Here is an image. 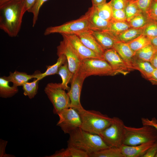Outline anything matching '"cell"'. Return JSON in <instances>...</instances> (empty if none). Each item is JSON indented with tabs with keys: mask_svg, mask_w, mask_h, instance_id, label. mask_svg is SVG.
<instances>
[{
	"mask_svg": "<svg viewBox=\"0 0 157 157\" xmlns=\"http://www.w3.org/2000/svg\"><path fill=\"white\" fill-rule=\"evenodd\" d=\"M124 10L127 21L129 23L133 17L142 12L139 8L136 0H128Z\"/></svg>",
	"mask_w": 157,
	"mask_h": 157,
	"instance_id": "32",
	"label": "cell"
},
{
	"mask_svg": "<svg viewBox=\"0 0 157 157\" xmlns=\"http://www.w3.org/2000/svg\"><path fill=\"white\" fill-rule=\"evenodd\" d=\"M58 74L60 76L62 79V82L60 83L62 88L68 91L70 88L68 86V84L71 81L73 74L69 69L67 61L60 67Z\"/></svg>",
	"mask_w": 157,
	"mask_h": 157,
	"instance_id": "25",
	"label": "cell"
},
{
	"mask_svg": "<svg viewBox=\"0 0 157 157\" xmlns=\"http://www.w3.org/2000/svg\"><path fill=\"white\" fill-rule=\"evenodd\" d=\"M131 65L133 69L138 70L148 80L151 77L155 69L149 62L133 58Z\"/></svg>",
	"mask_w": 157,
	"mask_h": 157,
	"instance_id": "20",
	"label": "cell"
},
{
	"mask_svg": "<svg viewBox=\"0 0 157 157\" xmlns=\"http://www.w3.org/2000/svg\"><path fill=\"white\" fill-rule=\"evenodd\" d=\"M59 120L57 125L59 126L65 134H70L76 129L80 128L81 120L78 112L69 107L64 109L57 114Z\"/></svg>",
	"mask_w": 157,
	"mask_h": 157,
	"instance_id": "9",
	"label": "cell"
},
{
	"mask_svg": "<svg viewBox=\"0 0 157 157\" xmlns=\"http://www.w3.org/2000/svg\"><path fill=\"white\" fill-rule=\"evenodd\" d=\"M136 3L141 11L147 15L152 0H136Z\"/></svg>",
	"mask_w": 157,
	"mask_h": 157,
	"instance_id": "38",
	"label": "cell"
},
{
	"mask_svg": "<svg viewBox=\"0 0 157 157\" xmlns=\"http://www.w3.org/2000/svg\"><path fill=\"white\" fill-rule=\"evenodd\" d=\"M95 6L97 13L100 17L107 21H111L113 10L109 2Z\"/></svg>",
	"mask_w": 157,
	"mask_h": 157,
	"instance_id": "30",
	"label": "cell"
},
{
	"mask_svg": "<svg viewBox=\"0 0 157 157\" xmlns=\"http://www.w3.org/2000/svg\"><path fill=\"white\" fill-rule=\"evenodd\" d=\"M152 19H153L157 21V17L153 18Z\"/></svg>",
	"mask_w": 157,
	"mask_h": 157,
	"instance_id": "49",
	"label": "cell"
},
{
	"mask_svg": "<svg viewBox=\"0 0 157 157\" xmlns=\"http://www.w3.org/2000/svg\"><path fill=\"white\" fill-rule=\"evenodd\" d=\"M150 19L147 15L141 12L133 17L129 23L132 28H142L145 26Z\"/></svg>",
	"mask_w": 157,
	"mask_h": 157,
	"instance_id": "33",
	"label": "cell"
},
{
	"mask_svg": "<svg viewBox=\"0 0 157 157\" xmlns=\"http://www.w3.org/2000/svg\"><path fill=\"white\" fill-rule=\"evenodd\" d=\"M90 31L99 44L105 50L113 48L115 43L118 41L117 37L108 31Z\"/></svg>",
	"mask_w": 157,
	"mask_h": 157,
	"instance_id": "17",
	"label": "cell"
},
{
	"mask_svg": "<svg viewBox=\"0 0 157 157\" xmlns=\"http://www.w3.org/2000/svg\"><path fill=\"white\" fill-rule=\"evenodd\" d=\"M144 28L131 27L118 36L117 39L118 41L127 43L142 35Z\"/></svg>",
	"mask_w": 157,
	"mask_h": 157,
	"instance_id": "23",
	"label": "cell"
},
{
	"mask_svg": "<svg viewBox=\"0 0 157 157\" xmlns=\"http://www.w3.org/2000/svg\"><path fill=\"white\" fill-rule=\"evenodd\" d=\"M147 15L151 18L157 17V0H152Z\"/></svg>",
	"mask_w": 157,
	"mask_h": 157,
	"instance_id": "39",
	"label": "cell"
},
{
	"mask_svg": "<svg viewBox=\"0 0 157 157\" xmlns=\"http://www.w3.org/2000/svg\"><path fill=\"white\" fill-rule=\"evenodd\" d=\"M89 30L88 18L85 14L77 19L60 25L48 27L45 29L44 35H47L54 33L66 35L76 34L80 32Z\"/></svg>",
	"mask_w": 157,
	"mask_h": 157,
	"instance_id": "8",
	"label": "cell"
},
{
	"mask_svg": "<svg viewBox=\"0 0 157 157\" xmlns=\"http://www.w3.org/2000/svg\"><path fill=\"white\" fill-rule=\"evenodd\" d=\"M142 34L150 39L157 37V21L150 18L144 27Z\"/></svg>",
	"mask_w": 157,
	"mask_h": 157,
	"instance_id": "34",
	"label": "cell"
},
{
	"mask_svg": "<svg viewBox=\"0 0 157 157\" xmlns=\"http://www.w3.org/2000/svg\"><path fill=\"white\" fill-rule=\"evenodd\" d=\"M9 82L4 76L0 78V96L3 98L11 97L18 91V87L13 85L10 86Z\"/></svg>",
	"mask_w": 157,
	"mask_h": 157,
	"instance_id": "24",
	"label": "cell"
},
{
	"mask_svg": "<svg viewBox=\"0 0 157 157\" xmlns=\"http://www.w3.org/2000/svg\"><path fill=\"white\" fill-rule=\"evenodd\" d=\"M125 130L124 145L134 146L157 140V130L152 126L135 128L125 125Z\"/></svg>",
	"mask_w": 157,
	"mask_h": 157,
	"instance_id": "4",
	"label": "cell"
},
{
	"mask_svg": "<svg viewBox=\"0 0 157 157\" xmlns=\"http://www.w3.org/2000/svg\"><path fill=\"white\" fill-rule=\"evenodd\" d=\"M113 48L116 51L121 58L133 69L131 63L134 53L128 43L118 41L115 43Z\"/></svg>",
	"mask_w": 157,
	"mask_h": 157,
	"instance_id": "18",
	"label": "cell"
},
{
	"mask_svg": "<svg viewBox=\"0 0 157 157\" xmlns=\"http://www.w3.org/2000/svg\"><path fill=\"white\" fill-rule=\"evenodd\" d=\"M154 85H157V69H155L150 78L148 80Z\"/></svg>",
	"mask_w": 157,
	"mask_h": 157,
	"instance_id": "43",
	"label": "cell"
},
{
	"mask_svg": "<svg viewBox=\"0 0 157 157\" xmlns=\"http://www.w3.org/2000/svg\"><path fill=\"white\" fill-rule=\"evenodd\" d=\"M79 70L86 78L92 75H116L111 67L104 59L91 58L84 59L81 61Z\"/></svg>",
	"mask_w": 157,
	"mask_h": 157,
	"instance_id": "7",
	"label": "cell"
},
{
	"mask_svg": "<svg viewBox=\"0 0 157 157\" xmlns=\"http://www.w3.org/2000/svg\"><path fill=\"white\" fill-rule=\"evenodd\" d=\"M85 14L88 18L90 30L100 31L108 30L111 22L100 17L97 13L95 6L92 5Z\"/></svg>",
	"mask_w": 157,
	"mask_h": 157,
	"instance_id": "14",
	"label": "cell"
},
{
	"mask_svg": "<svg viewBox=\"0 0 157 157\" xmlns=\"http://www.w3.org/2000/svg\"><path fill=\"white\" fill-rule=\"evenodd\" d=\"M103 58L111 67L115 75H126L133 69L113 48L105 50Z\"/></svg>",
	"mask_w": 157,
	"mask_h": 157,
	"instance_id": "12",
	"label": "cell"
},
{
	"mask_svg": "<svg viewBox=\"0 0 157 157\" xmlns=\"http://www.w3.org/2000/svg\"><path fill=\"white\" fill-rule=\"evenodd\" d=\"M127 43L134 53L139 50L151 44L150 39L143 34Z\"/></svg>",
	"mask_w": 157,
	"mask_h": 157,
	"instance_id": "29",
	"label": "cell"
},
{
	"mask_svg": "<svg viewBox=\"0 0 157 157\" xmlns=\"http://www.w3.org/2000/svg\"><path fill=\"white\" fill-rule=\"evenodd\" d=\"M157 52L152 45L150 44L135 52L133 57L150 62Z\"/></svg>",
	"mask_w": 157,
	"mask_h": 157,
	"instance_id": "26",
	"label": "cell"
},
{
	"mask_svg": "<svg viewBox=\"0 0 157 157\" xmlns=\"http://www.w3.org/2000/svg\"><path fill=\"white\" fill-rule=\"evenodd\" d=\"M58 57L56 63L52 65L48 66L46 70L44 72H36L33 74V78L40 81L47 76L58 74L60 66L67 61V58L64 55H61Z\"/></svg>",
	"mask_w": 157,
	"mask_h": 157,
	"instance_id": "19",
	"label": "cell"
},
{
	"mask_svg": "<svg viewBox=\"0 0 157 157\" xmlns=\"http://www.w3.org/2000/svg\"><path fill=\"white\" fill-rule=\"evenodd\" d=\"M49 0H36L32 7L28 12L33 14V27H34L38 20L40 9L42 5Z\"/></svg>",
	"mask_w": 157,
	"mask_h": 157,
	"instance_id": "35",
	"label": "cell"
},
{
	"mask_svg": "<svg viewBox=\"0 0 157 157\" xmlns=\"http://www.w3.org/2000/svg\"><path fill=\"white\" fill-rule=\"evenodd\" d=\"M156 141H151L134 146L123 144L120 147L124 157H142Z\"/></svg>",
	"mask_w": 157,
	"mask_h": 157,
	"instance_id": "16",
	"label": "cell"
},
{
	"mask_svg": "<svg viewBox=\"0 0 157 157\" xmlns=\"http://www.w3.org/2000/svg\"><path fill=\"white\" fill-rule=\"evenodd\" d=\"M67 141V147H73L87 153H93L110 147L98 135L78 128L72 132Z\"/></svg>",
	"mask_w": 157,
	"mask_h": 157,
	"instance_id": "2",
	"label": "cell"
},
{
	"mask_svg": "<svg viewBox=\"0 0 157 157\" xmlns=\"http://www.w3.org/2000/svg\"><path fill=\"white\" fill-rule=\"evenodd\" d=\"M27 11L24 0H11L0 4V28L11 37L17 36Z\"/></svg>",
	"mask_w": 157,
	"mask_h": 157,
	"instance_id": "1",
	"label": "cell"
},
{
	"mask_svg": "<svg viewBox=\"0 0 157 157\" xmlns=\"http://www.w3.org/2000/svg\"><path fill=\"white\" fill-rule=\"evenodd\" d=\"M113 10L112 18L111 22H127L124 10Z\"/></svg>",
	"mask_w": 157,
	"mask_h": 157,
	"instance_id": "36",
	"label": "cell"
},
{
	"mask_svg": "<svg viewBox=\"0 0 157 157\" xmlns=\"http://www.w3.org/2000/svg\"><path fill=\"white\" fill-rule=\"evenodd\" d=\"M151 44L157 51V37L150 39Z\"/></svg>",
	"mask_w": 157,
	"mask_h": 157,
	"instance_id": "47",
	"label": "cell"
},
{
	"mask_svg": "<svg viewBox=\"0 0 157 157\" xmlns=\"http://www.w3.org/2000/svg\"><path fill=\"white\" fill-rule=\"evenodd\" d=\"M155 157H157V153H156V156H155Z\"/></svg>",
	"mask_w": 157,
	"mask_h": 157,
	"instance_id": "50",
	"label": "cell"
},
{
	"mask_svg": "<svg viewBox=\"0 0 157 157\" xmlns=\"http://www.w3.org/2000/svg\"><path fill=\"white\" fill-rule=\"evenodd\" d=\"M141 122L143 125H149L154 127L157 130V119L154 117L151 120L147 118H142Z\"/></svg>",
	"mask_w": 157,
	"mask_h": 157,
	"instance_id": "42",
	"label": "cell"
},
{
	"mask_svg": "<svg viewBox=\"0 0 157 157\" xmlns=\"http://www.w3.org/2000/svg\"><path fill=\"white\" fill-rule=\"evenodd\" d=\"M128 0H111L109 3L113 9L124 10Z\"/></svg>",
	"mask_w": 157,
	"mask_h": 157,
	"instance_id": "37",
	"label": "cell"
},
{
	"mask_svg": "<svg viewBox=\"0 0 157 157\" xmlns=\"http://www.w3.org/2000/svg\"><path fill=\"white\" fill-rule=\"evenodd\" d=\"M86 78L79 70L74 74L71 81V87L67 93L70 100V107L78 111L84 109L81 104L80 98L82 85Z\"/></svg>",
	"mask_w": 157,
	"mask_h": 157,
	"instance_id": "11",
	"label": "cell"
},
{
	"mask_svg": "<svg viewBox=\"0 0 157 157\" xmlns=\"http://www.w3.org/2000/svg\"><path fill=\"white\" fill-rule=\"evenodd\" d=\"M10 0H0V4Z\"/></svg>",
	"mask_w": 157,
	"mask_h": 157,
	"instance_id": "48",
	"label": "cell"
},
{
	"mask_svg": "<svg viewBox=\"0 0 157 157\" xmlns=\"http://www.w3.org/2000/svg\"><path fill=\"white\" fill-rule=\"evenodd\" d=\"M157 153V140L148 149L142 157H155Z\"/></svg>",
	"mask_w": 157,
	"mask_h": 157,
	"instance_id": "40",
	"label": "cell"
},
{
	"mask_svg": "<svg viewBox=\"0 0 157 157\" xmlns=\"http://www.w3.org/2000/svg\"><path fill=\"white\" fill-rule=\"evenodd\" d=\"M76 35L86 47L103 58L105 50L99 44L90 30L80 32Z\"/></svg>",
	"mask_w": 157,
	"mask_h": 157,
	"instance_id": "15",
	"label": "cell"
},
{
	"mask_svg": "<svg viewBox=\"0 0 157 157\" xmlns=\"http://www.w3.org/2000/svg\"><path fill=\"white\" fill-rule=\"evenodd\" d=\"M44 91L53 104L54 114H58L63 110L71 107L69 98L60 83H49Z\"/></svg>",
	"mask_w": 157,
	"mask_h": 157,
	"instance_id": "6",
	"label": "cell"
},
{
	"mask_svg": "<svg viewBox=\"0 0 157 157\" xmlns=\"http://www.w3.org/2000/svg\"><path fill=\"white\" fill-rule=\"evenodd\" d=\"M39 81L34 78L32 82H28L22 85L24 95L30 99L33 98L38 92Z\"/></svg>",
	"mask_w": 157,
	"mask_h": 157,
	"instance_id": "31",
	"label": "cell"
},
{
	"mask_svg": "<svg viewBox=\"0 0 157 157\" xmlns=\"http://www.w3.org/2000/svg\"><path fill=\"white\" fill-rule=\"evenodd\" d=\"M25 3L26 8L28 11L33 6L36 0H24Z\"/></svg>",
	"mask_w": 157,
	"mask_h": 157,
	"instance_id": "44",
	"label": "cell"
},
{
	"mask_svg": "<svg viewBox=\"0 0 157 157\" xmlns=\"http://www.w3.org/2000/svg\"><path fill=\"white\" fill-rule=\"evenodd\" d=\"M8 142L1 139L0 140V157H13L15 156L13 155L6 154L5 149Z\"/></svg>",
	"mask_w": 157,
	"mask_h": 157,
	"instance_id": "41",
	"label": "cell"
},
{
	"mask_svg": "<svg viewBox=\"0 0 157 157\" xmlns=\"http://www.w3.org/2000/svg\"><path fill=\"white\" fill-rule=\"evenodd\" d=\"M66 37L81 61L88 58L103 59L86 47L76 34L66 35Z\"/></svg>",
	"mask_w": 157,
	"mask_h": 157,
	"instance_id": "13",
	"label": "cell"
},
{
	"mask_svg": "<svg viewBox=\"0 0 157 157\" xmlns=\"http://www.w3.org/2000/svg\"><path fill=\"white\" fill-rule=\"evenodd\" d=\"M63 39L57 47L58 56L62 54L66 56L69 69L73 74L79 69L81 60L64 34H61Z\"/></svg>",
	"mask_w": 157,
	"mask_h": 157,
	"instance_id": "10",
	"label": "cell"
},
{
	"mask_svg": "<svg viewBox=\"0 0 157 157\" xmlns=\"http://www.w3.org/2000/svg\"><path fill=\"white\" fill-rule=\"evenodd\" d=\"M89 157H124L120 148L110 147L89 155Z\"/></svg>",
	"mask_w": 157,
	"mask_h": 157,
	"instance_id": "27",
	"label": "cell"
},
{
	"mask_svg": "<svg viewBox=\"0 0 157 157\" xmlns=\"http://www.w3.org/2000/svg\"><path fill=\"white\" fill-rule=\"evenodd\" d=\"M125 126L122 119L113 117L110 125L99 135L110 147L120 148L123 144Z\"/></svg>",
	"mask_w": 157,
	"mask_h": 157,
	"instance_id": "5",
	"label": "cell"
},
{
	"mask_svg": "<svg viewBox=\"0 0 157 157\" xmlns=\"http://www.w3.org/2000/svg\"><path fill=\"white\" fill-rule=\"evenodd\" d=\"M150 62L155 69H157V52L154 56Z\"/></svg>",
	"mask_w": 157,
	"mask_h": 157,
	"instance_id": "45",
	"label": "cell"
},
{
	"mask_svg": "<svg viewBox=\"0 0 157 157\" xmlns=\"http://www.w3.org/2000/svg\"><path fill=\"white\" fill-rule=\"evenodd\" d=\"M131 28L127 22H111L108 31L116 37Z\"/></svg>",
	"mask_w": 157,
	"mask_h": 157,
	"instance_id": "28",
	"label": "cell"
},
{
	"mask_svg": "<svg viewBox=\"0 0 157 157\" xmlns=\"http://www.w3.org/2000/svg\"><path fill=\"white\" fill-rule=\"evenodd\" d=\"M9 82L13 83V85L18 87L21 86L29 80L33 78V74L29 75L25 72L15 71L13 72H10L9 76H4Z\"/></svg>",
	"mask_w": 157,
	"mask_h": 157,
	"instance_id": "21",
	"label": "cell"
},
{
	"mask_svg": "<svg viewBox=\"0 0 157 157\" xmlns=\"http://www.w3.org/2000/svg\"><path fill=\"white\" fill-rule=\"evenodd\" d=\"M48 157H89L86 152L80 149L67 147L66 149H62Z\"/></svg>",
	"mask_w": 157,
	"mask_h": 157,
	"instance_id": "22",
	"label": "cell"
},
{
	"mask_svg": "<svg viewBox=\"0 0 157 157\" xmlns=\"http://www.w3.org/2000/svg\"><path fill=\"white\" fill-rule=\"evenodd\" d=\"M106 0H92V5L97 6L106 3Z\"/></svg>",
	"mask_w": 157,
	"mask_h": 157,
	"instance_id": "46",
	"label": "cell"
},
{
	"mask_svg": "<svg viewBox=\"0 0 157 157\" xmlns=\"http://www.w3.org/2000/svg\"><path fill=\"white\" fill-rule=\"evenodd\" d=\"M81 120L80 128L90 133L99 135L111 124L112 118L94 110L78 111Z\"/></svg>",
	"mask_w": 157,
	"mask_h": 157,
	"instance_id": "3",
	"label": "cell"
}]
</instances>
